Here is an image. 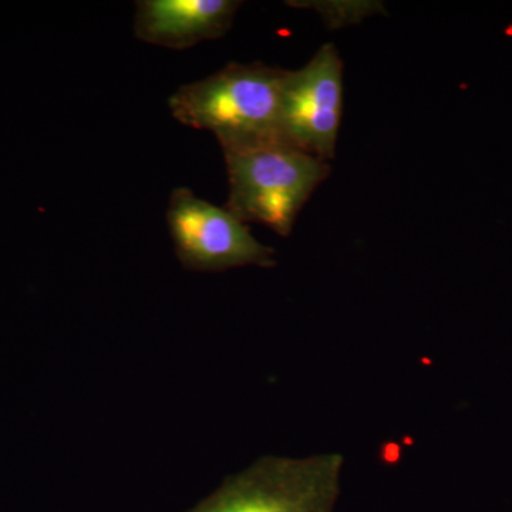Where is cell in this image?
<instances>
[{
  "label": "cell",
  "mask_w": 512,
  "mask_h": 512,
  "mask_svg": "<svg viewBox=\"0 0 512 512\" xmlns=\"http://www.w3.org/2000/svg\"><path fill=\"white\" fill-rule=\"evenodd\" d=\"M285 70L264 63H229L168 99L175 120L211 131L222 148L279 138Z\"/></svg>",
  "instance_id": "obj_1"
},
{
  "label": "cell",
  "mask_w": 512,
  "mask_h": 512,
  "mask_svg": "<svg viewBox=\"0 0 512 512\" xmlns=\"http://www.w3.org/2000/svg\"><path fill=\"white\" fill-rule=\"evenodd\" d=\"M228 173L225 207L242 222H255L289 237L299 212L332 173L328 161L282 140L222 148Z\"/></svg>",
  "instance_id": "obj_2"
},
{
  "label": "cell",
  "mask_w": 512,
  "mask_h": 512,
  "mask_svg": "<svg viewBox=\"0 0 512 512\" xmlns=\"http://www.w3.org/2000/svg\"><path fill=\"white\" fill-rule=\"evenodd\" d=\"M342 467L338 453L261 457L188 512H335Z\"/></svg>",
  "instance_id": "obj_3"
},
{
  "label": "cell",
  "mask_w": 512,
  "mask_h": 512,
  "mask_svg": "<svg viewBox=\"0 0 512 512\" xmlns=\"http://www.w3.org/2000/svg\"><path fill=\"white\" fill-rule=\"evenodd\" d=\"M167 224L175 255L187 271L218 274L242 266H276L275 249L259 242L245 222L188 188L171 192Z\"/></svg>",
  "instance_id": "obj_4"
},
{
  "label": "cell",
  "mask_w": 512,
  "mask_h": 512,
  "mask_svg": "<svg viewBox=\"0 0 512 512\" xmlns=\"http://www.w3.org/2000/svg\"><path fill=\"white\" fill-rule=\"evenodd\" d=\"M343 117V62L332 43L295 72L285 70L279 138L328 161L335 158Z\"/></svg>",
  "instance_id": "obj_5"
},
{
  "label": "cell",
  "mask_w": 512,
  "mask_h": 512,
  "mask_svg": "<svg viewBox=\"0 0 512 512\" xmlns=\"http://www.w3.org/2000/svg\"><path fill=\"white\" fill-rule=\"evenodd\" d=\"M241 5L237 0H140L134 35L150 45L190 49L227 35Z\"/></svg>",
  "instance_id": "obj_6"
},
{
  "label": "cell",
  "mask_w": 512,
  "mask_h": 512,
  "mask_svg": "<svg viewBox=\"0 0 512 512\" xmlns=\"http://www.w3.org/2000/svg\"><path fill=\"white\" fill-rule=\"evenodd\" d=\"M376 3H318V10L323 13L330 25H343V23H355L357 19L366 18L369 13L376 12Z\"/></svg>",
  "instance_id": "obj_7"
}]
</instances>
